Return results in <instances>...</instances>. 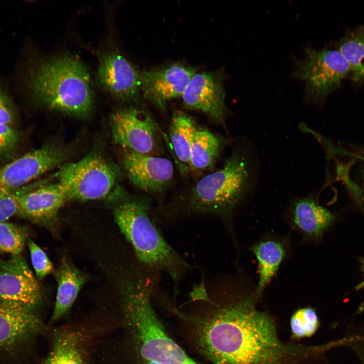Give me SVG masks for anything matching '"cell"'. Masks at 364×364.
<instances>
[{
	"instance_id": "cell-1",
	"label": "cell",
	"mask_w": 364,
	"mask_h": 364,
	"mask_svg": "<svg viewBox=\"0 0 364 364\" xmlns=\"http://www.w3.org/2000/svg\"><path fill=\"white\" fill-rule=\"evenodd\" d=\"M254 290L218 308L204 323L199 340L214 364H295L314 348L284 344L271 317L256 307Z\"/></svg>"
},
{
	"instance_id": "cell-2",
	"label": "cell",
	"mask_w": 364,
	"mask_h": 364,
	"mask_svg": "<svg viewBox=\"0 0 364 364\" xmlns=\"http://www.w3.org/2000/svg\"><path fill=\"white\" fill-rule=\"evenodd\" d=\"M23 84L35 105L80 118L92 113L90 75L77 57L64 54L36 60L26 71Z\"/></svg>"
},
{
	"instance_id": "cell-3",
	"label": "cell",
	"mask_w": 364,
	"mask_h": 364,
	"mask_svg": "<svg viewBox=\"0 0 364 364\" xmlns=\"http://www.w3.org/2000/svg\"><path fill=\"white\" fill-rule=\"evenodd\" d=\"M256 179L255 155L239 146L223 167L200 179L186 199L187 214H213L227 219L252 192Z\"/></svg>"
},
{
	"instance_id": "cell-4",
	"label": "cell",
	"mask_w": 364,
	"mask_h": 364,
	"mask_svg": "<svg viewBox=\"0 0 364 364\" xmlns=\"http://www.w3.org/2000/svg\"><path fill=\"white\" fill-rule=\"evenodd\" d=\"M114 215L138 260L150 271L167 274L176 288L191 265L163 238L150 217L148 206L135 200L125 201L116 207Z\"/></svg>"
},
{
	"instance_id": "cell-5",
	"label": "cell",
	"mask_w": 364,
	"mask_h": 364,
	"mask_svg": "<svg viewBox=\"0 0 364 364\" xmlns=\"http://www.w3.org/2000/svg\"><path fill=\"white\" fill-rule=\"evenodd\" d=\"M124 306L139 341L140 352L157 364H199L192 359L167 334L151 300L152 284L139 278L123 286Z\"/></svg>"
},
{
	"instance_id": "cell-6",
	"label": "cell",
	"mask_w": 364,
	"mask_h": 364,
	"mask_svg": "<svg viewBox=\"0 0 364 364\" xmlns=\"http://www.w3.org/2000/svg\"><path fill=\"white\" fill-rule=\"evenodd\" d=\"M292 74L305 83L307 101L320 103L349 77V65L338 50L307 48L302 59H295Z\"/></svg>"
},
{
	"instance_id": "cell-7",
	"label": "cell",
	"mask_w": 364,
	"mask_h": 364,
	"mask_svg": "<svg viewBox=\"0 0 364 364\" xmlns=\"http://www.w3.org/2000/svg\"><path fill=\"white\" fill-rule=\"evenodd\" d=\"M55 176L69 201H79L105 198L117 178L113 167L95 153H89L77 162L64 163Z\"/></svg>"
},
{
	"instance_id": "cell-8",
	"label": "cell",
	"mask_w": 364,
	"mask_h": 364,
	"mask_svg": "<svg viewBox=\"0 0 364 364\" xmlns=\"http://www.w3.org/2000/svg\"><path fill=\"white\" fill-rule=\"evenodd\" d=\"M69 149L57 142L48 143L0 168V195L14 193L67 159Z\"/></svg>"
},
{
	"instance_id": "cell-9",
	"label": "cell",
	"mask_w": 364,
	"mask_h": 364,
	"mask_svg": "<svg viewBox=\"0 0 364 364\" xmlns=\"http://www.w3.org/2000/svg\"><path fill=\"white\" fill-rule=\"evenodd\" d=\"M110 122L115 144L135 153L152 155L159 131L148 112L134 107L118 109L112 114Z\"/></svg>"
},
{
	"instance_id": "cell-10",
	"label": "cell",
	"mask_w": 364,
	"mask_h": 364,
	"mask_svg": "<svg viewBox=\"0 0 364 364\" xmlns=\"http://www.w3.org/2000/svg\"><path fill=\"white\" fill-rule=\"evenodd\" d=\"M196 73L194 67L181 62L144 70L140 72L141 92L145 99L164 111L168 101L183 96Z\"/></svg>"
},
{
	"instance_id": "cell-11",
	"label": "cell",
	"mask_w": 364,
	"mask_h": 364,
	"mask_svg": "<svg viewBox=\"0 0 364 364\" xmlns=\"http://www.w3.org/2000/svg\"><path fill=\"white\" fill-rule=\"evenodd\" d=\"M222 70L196 73L183 96L186 107L199 110L225 126L228 109L225 104Z\"/></svg>"
},
{
	"instance_id": "cell-12",
	"label": "cell",
	"mask_w": 364,
	"mask_h": 364,
	"mask_svg": "<svg viewBox=\"0 0 364 364\" xmlns=\"http://www.w3.org/2000/svg\"><path fill=\"white\" fill-rule=\"evenodd\" d=\"M0 299L32 309L40 303V288L21 254L0 259Z\"/></svg>"
},
{
	"instance_id": "cell-13",
	"label": "cell",
	"mask_w": 364,
	"mask_h": 364,
	"mask_svg": "<svg viewBox=\"0 0 364 364\" xmlns=\"http://www.w3.org/2000/svg\"><path fill=\"white\" fill-rule=\"evenodd\" d=\"M97 77L101 86L113 97L123 102H136L140 97V72L117 53L101 57Z\"/></svg>"
},
{
	"instance_id": "cell-14",
	"label": "cell",
	"mask_w": 364,
	"mask_h": 364,
	"mask_svg": "<svg viewBox=\"0 0 364 364\" xmlns=\"http://www.w3.org/2000/svg\"><path fill=\"white\" fill-rule=\"evenodd\" d=\"M123 164L130 180L145 192H162L173 178L172 164L165 158L127 150L123 155Z\"/></svg>"
},
{
	"instance_id": "cell-15",
	"label": "cell",
	"mask_w": 364,
	"mask_h": 364,
	"mask_svg": "<svg viewBox=\"0 0 364 364\" xmlns=\"http://www.w3.org/2000/svg\"><path fill=\"white\" fill-rule=\"evenodd\" d=\"M68 201L58 182L37 185L19 198L17 214L33 222L52 227L59 210Z\"/></svg>"
},
{
	"instance_id": "cell-16",
	"label": "cell",
	"mask_w": 364,
	"mask_h": 364,
	"mask_svg": "<svg viewBox=\"0 0 364 364\" xmlns=\"http://www.w3.org/2000/svg\"><path fill=\"white\" fill-rule=\"evenodd\" d=\"M32 309L0 299V349L13 348L40 331L42 324Z\"/></svg>"
},
{
	"instance_id": "cell-17",
	"label": "cell",
	"mask_w": 364,
	"mask_h": 364,
	"mask_svg": "<svg viewBox=\"0 0 364 364\" xmlns=\"http://www.w3.org/2000/svg\"><path fill=\"white\" fill-rule=\"evenodd\" d=\"M292 226L308 240H316L332 224L334 216L311 197L296 199L290 209Z\"/></svg>"
},
{
	"instance_id": "cell-18",
	"label": "cell",
	"mask_w": 364,
	"mask_h": 364,
	"mask_svg": "<svg viewBox=\"0 0 364 364\" xmlns=\"http://www.w3.org/2000/svg\"><path fill=\"white\" fill-rule=\"evenodd\" d=\"M57 291L51 322L58 321L71 308L85 284L86 275L68 259H62L56 273Z\"/></svg>"
},
{
	"instance_id": "cell-19",
	"label": "cell",
	"mask_w": 364,
	"mask_h": 364,
	"mask_svg": "<svg viewBox=\"0 0 364 364\" xmlns=\"http://www.w3.org/2000/svg\"><path fill=\"white\" fill-rule=\"evenodd\" d=\"M250 250L258 262V281L254 292L259 299L285 258L286 248L283 241L267 238L253 245Z\"/></svg>"
},
{
	"instance_id": "cell-20",
	"label": "cell",
	"mask_w": 364,
	"mask_h": 364,
	"mask_svg": "<svg viewBox=\"0 0 364 364\" xmlns=\"http://www.w3.org/2000/svg\"><path fill=\"white\" fill-rule=\"evenodd\" d=\"M224 141L207 129H198L190 150V166L205 170L211 168L217 159Z\"/></svg>"
},
{
	"instance_id": "cell-21",
	"label": "cell",
	"mask_w": 364,
	"mask_h": 364,
	"mask_svg": "<svg viewBox=\"0 0 364 364\" xmlns=\"http://www.w3.org/2000/svg\"><path fill=\"white\" fill-rule=\"evenodd\" d=\"M197 129L191 116L179 110L173 112L169 128L171 143L179 161L188 166H190L191 144Z\"/></svg>"
},
{
	"instance_id": "cell-22",
	"label": "cell",
	"mask_w": 364,
	"mask_h": 364,
	"mask_svg": "<svg viewBox=\"0 0 364 364\" xmlns=\"http://www.w3.org/2000/svg\"><path fill=\"white\" fill-rule=\"evenodd\" d=\"M338 50L350 68V78L355 83L364 82V26L347 33Z\"/></svg>"
},
{
	"instance_id": "cell-23",
	"label": "cell",
	"mask_w": 364,
	"mask_h": 364,
	"mask_svg": "<svg viewBox=\"0 0 364 364\" xmlns=\"http://www.w3.org/2000/svg\"><path fill=\"white\" fill-rule=\"evenodd\" d=\"M80 340L75 332L64 331L58 333L44 364H85Z\"/></svg>"
},
{
	"instance_id": "cell-24",
	"label": "cell",
	"mask_w": 364,
	"mask_h": 364,
	"mask_svg": "<svg viewBox=\"0 0 364 364\" xmlns=\"http://www.w3.org/2000/svg\"><path fill=\"white\" fill-rule=\"evenodd\" d=\"M27 240L24 227L4 221L0 222V253L12 255L21 254Z\"/></svg>"
},
{
	"instance_id": "cell-25",
	"label": "cell",
	"mask_w": 364,
	"mask_h": 364,
	"mask_svg": "<svg viewBox=\"0 0 364 364\" xmlns=\"http://www.w3.org/2000/svg\"><path fill=\"white\" fill-rule=\"evenodd\" d=\"M290 324L293 337L300 339L313 335L318 328L319 321L313 308L303 307L293 313Z\"/></svg>"
},
{
	"instance_id": "cell-26",
	"label": "cell",
	"mask_w": 364,
	"mask_h": 364,
	"mask_svg": "<svg viewBox=\"0 0 364 364\" xmlns=\"http://www.w3.org/2000/svg\"><path fill=\"white\" fill-rule=\"evenodd\" d=\"M20 135L13 126L0 124V160L12 158L19 146Z\"/></svg>"
},
{
	"instance_id": "cell-27",
	"label": "cell",
	"mask_w": 364,
	"mask_h": 364,
	"mask_svg": "<svg viewBox=\"0 0 364 364\" xmlns=\"http://www.w3.org/2000/svg\"><path fill=\"white\" fill-rule=\"evenodd\" d=\"M26 244L36 276L39 279L42 280L53 272L52 263L44 251L33 240L27 238Z\"/></svg>"
},
{
	"instance_id": "cell-28",
	"label": "cell",
	"mask_w": 364,
	"mask_h": 364,
	"mask_svg": "<svg viewBox=\"0 0 364 364\" xmlns=\"http://www.w3.org/2000/svg\"><path fill=\"white\" fill-rule=\"evenodd\" d=\"M35 186H26L14 193L0 195V222L6 221L17 214L19 198Z\"/></svg>"
},
{
	"instance_id": "cell-29",
	"label": "cell",
	"mask_w": 364,
	"mask_h": 364,
	"mask_svg": "<svg viewBox=\"0 0 364 364\" xmlns=\"http://www.w3.org/2000/svg\"><path fill=\"white\" fill-rule=\"evenodd\" d=\"M18 118L16 106L8 92L0 85V124L15 125Z\"/></svg>"
},
{
	"instance_id": "cell-30",
	"label": "cell",
	"mask_w": 364,
	"mask_h": 364,
	"mask_svg": "<svg viewBox=\"0 0 364 364\" xmlns=\"http://www.w3.org/2000/svg\"><path fill=\"white\" fill-rule=\"evenodd\" d=\"M362 181H363V186H364V167H363V169L362 170Z\"/></svg>"
}]
</instances>
